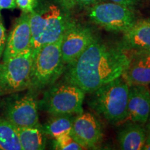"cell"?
Returning <instances> with one entry per match:
<instances>
[{"mask_svg": "<svg viewBox=\"0 0 150 150\" xmlns=\"http://www.w3.org/2000/svg\"><path fill=\"white\" fill-rule=\"evenodd\" d=\"M60 6L65 10L69 11L71 9L81 7L91 6L102 0H56Z\"/></svg>", "mask_w": 150, "mask_h": 150, "instance_id": "20", "label": "cell"}, {"mask_svg": "<svg viewBox=\"0 0 150 150\" xmlns=\"http://www.w3.org/2000/svg\"><path fill=\"white\" fill-rule=\"evenodd\" d=\"M38 102L31 94L9 99L5 104L4 116L19 127H40Z\"/></svg>", "mask_w": 150, "mask_h": 150, "instance_id": "8", "label": "cell"}, {"mask_svg": "<svg viewBox=\"0 0 150 150\" xmlns=\"http://www.w3.org/2000/svg\"><path fill=\"white\" fill-rule=\"evenodd\" d=\"M127 118L134 122L145 125L150 113V91L147 86H129Z\"/></svg>", "mask_w": 150, "mask_h": 150, "instance_id": "13", "label": "cell"}, {"mask_svg": "<svg viewBox=\"0 0 150 150\" xmlns=\"http://www.w3.org/2000/svg\"><path fill=\"white\" fill-rule=\"evenodd\" d=\"M122 47L126 51H150V20H138L124 32Z\"/></svg>", "mask_w": 150, "mask_h": 150, "instance_id": "14", "label": "cell"}, {"mask_svg": "<svg viewBox=\"0 0 150 150\" xmlns=\"http://www.w3.org/2000/svg\"><path fill=\"white\" fill-rule=\"evenodd\" d=\"M33 60V50L30 47L0 63V96L29 88Z\"/></svg>", "mask_w": 150, "mask_h": 150, "instance_id": "6", "label": "cell"}, {"mask_svg": "<svg viewBox=\"0 0 150 150\" xmlns=\"http://www.w3.org/2000/svg\"><path fill=\"white\" fill-rule=\"evenodd\" d=\"M54 139V149H56L82 150L85 149L70 134L62 135Z\"/></svg>", "mask_w": 150, "mask_h": 150, "instance_id": "19", "label": "cell"}, {"mask_svg": "<svg viewBox=\"0 0 150 150\" xmlns=\"http://www.w3.org/2000/svg\"><path fill=\"white\" fill-rule=\"evenodd\" d=\"M96 37L89 28L70 20L61 41V54L65 65L76 60Z\"/></svg>", "mask_w": 150, "mask_h": 150, "instance_id": "9", "label": "cell"}, {"mask_svg": "<svg viewBox=\"0 0 150 150\" xmlns=\"http://www.w3.org/2000/svg\"><path fill=\"white\" fill-rule=\"evenodd\" d=\"M70 135L85 149L95 147L102 140V126L91 112H82L74 116Z\"/></svg>", "mask_w": 150, "mask_h": 150, "instance_id": "10", "label": "cell"}, {"mask_svg": "<svg viewBox=\"0 0 150 150\" xmlns=\"http://www.w3.org/2000/svg\"><path fill=\"white\" fill-rule=\"evenodd\" d=\"M75 115H59L52 117L43 125H41L46 136L56 138L62 135L71 134Z\"/></svg>", "mask_w": 150, "mask_h": 150, "instance_id": "17", "label": "cell"}, {"mask_svg": "<svg viewBox=\"0 0 150 150\" xmlns=\"http://www.w3.org/2000/svg\"><path fill=\"white\" fill-rule=\"evenodd\" d=\"M129 85L122 76L95 90L90 97L92 109L110 123H118L128 116Z\"/></svg>", "mask_w": 150, "mask_h": 150, "instance_id": "2", "label": "cell"}, {"mask_svg": "<svg viewBox=\"0 0 150 150\" xmlns=\"http://www.w3.org/2000/svg\"><path fill=\"white\" fill-rule=\"evenodd\" d=\"M142 125L130 121L120 130L117 141L121 149H142L147 134Z\"/></svg>", "mask_w": 150, "mask_h": 150, "instance_id": "15", "label": "cell"}, {"mask_svg": "<svg viewBox=\"0 0 150 150\" xmlns=\"http://www.w3.org/2000/svg\"><path fill=\"white\" fill-rule=\"evenodd\" d=\"M143 150H150V135L147 134V138H146L145 144H144Z\"/></svg>", "mask_w": 150, "mask_h": 150, "instance_id": "25", "label": "cell"}, {"mask_svg": "<svg viewBox=\"0 0 150 150\" xmlns=\"http://www.w3.org/2000/svg\"><path fill=\"white\" fill-rule=\"evenodd\" d=\"M16 3L22 13H30L37 7L38 0H16Z\"/></svg>", "mask_w": 150, "mask_h": 150, "instance_id": "21", "label": "cell"}, {"mask_svg": "<svg viewBox=\"0 0 150 150\" xmlns=\"http://www.w3.org/2000/svg\"><path fill=\"white\" fill-rule=\"evenodd\" d=\"M16 127L22 150L45 149L46 135L42 127Z\"/></svg>", "mask_w": 150, "mask_h": 150, "instance_id": "16", "label": "cell"}, {"mask_svg": "<svg viewBox=\"0 0 150 150\" xmlns=\"http://www.w3.org/2000/svg\"><path fill=\"white\" fill-rule=\"evenodd\" d=\"M17 7L16 0H0V11L13 10Z\"/></svg>", "mask_w": 150, "mask_h": 150, "instance_id": "23", "label": "cell"}, {"mask_svg": "<svg viewBox=\"0 0 150 150\" xmlns=\"http://www.w3.org/2000/svg\"><path fill=\"white\" fill-rule=\"evenodd\" d=\"M148 128H147V134L150 135V113L149 118H148Z\"/></svg>", "mask_w": 150, "mask_h": 150, "instance_id": "26", "label": "cell"}, {"mask_svg": "<svg viewBox=\"0 0 150 150\" xmlns=\"http://www.w3.org/2000/svg\"><path fill=\"white\" fill-rule=\"evenodd\" d=\"M88 15L95 24L116 32H125L136 22L132 8L112 1H99L91 6Z\"/></svg>", "mask_w": 150, "mask_h": 150, "instance_id": "7", "label": "cell"}, {"mask_svg": "<svg viewBox=\"0 0 150 150\" xmlns=\"http://www.w3.org/2000/svg\"><path fill=\"white\" fill-rule=\"evenodd\" d=\"M112 2L120 4L126 6L127 7L132 8L136 4L138 0H110Z\"/></svg>", "mask_w": 150, "mask_h": 150, "instance_id": "24", "label": "cell"}, {"mask_svg": "<svg viewBox=\"0 0 150 150\" xmlns=\"http://www.w3.org/2000/svg\"><path fill=\"white\" fill-rule=\"evenodd\" d=\"M86 93L69 82L54 83L45 92L38 106L51 115H76L83 112Z\"/></svg>", "mask_w": 150, "mask_h": 150, "instance_id": "5", "label": "cell"}, {"mask_svg": "<svg viewBox=\"0 0 150 150\" xmlns=\"http://www.w3.org/2000/svg\"><path fill=\"white\" fill-rule=\"evenodd\" d=\"M66 10L51 4L29 13L33 56L45 45L56 42L63 36L70 21Z\"/></svg>", "mask_w": 150, "mask_h": 150, "instance_id": "3", "label": "cell"}, {"mask_svg": "<svg viewBox=\"0 0 150 150\" xmlns=\"http://www.w3.org/2000/svg\"><path fill=\"white\" fill-rule=\"evenodd\" d=\"M129 61L122 77L129 86L150 84V51H129Z\"/></svg>", "mask_w": 150, "mask_h": 150, "instance_id": "12", "label": "cell"}, {"mask_svg": "<svg viewBox=\"0 0 150 150\" xmlns=\"http://www.w3.org/2000/svg\"><path fill=\"white\" fill-rule=\"evenodd\" d=\"M17 127L6 118H0V150H22Z\"/></svg>", "mask_w": 150, "mask_h": 150, "instance_id": "18", "label": "cell"}, {"mask_svg": "<svg viewBox=\"0 0 150 150\" xmlns=\"http://www.w3.org/2000/svg\"><path fill=\"white\" fill-rule=\"evenodd\" d=\"M122 47L110 45L96 38L76 60L67 65L65 81L85 93H91L122 76L129 63Z\"/></svg>", "mask_w": 150, "mask_h": 150, "instance_id": "1", "label": "cell"}, {"mask_svg": "<svg viewBox=\"0 0 150 150\" xmlns=\"http://www.w3.org/2000/svg\"><path fill=\"white\" fill-rule=\"evenodd\" d=\"M63 36L56 42L41 47L33 56L31 83L32 92L41 91L53 85L65 71L61 45Z\"/></svg>", "mask_w": 150, "mask_h": 150, "instance_id": "4", "label": "cell"}, {"mask_svg": "<svg viewBox=\"0 0 150 150\" xmlns=\"http://www.w3.org/2000/svg\"><path fill=\"white\" fill-rule=\"evenodd\" d=\"M31 45V33L29 13H22L17 19L13 27L6 38L3 60H7L21 54Z\"/></svg>", "mask_w": 150, "mask_h": 150, "instance_id": "11", "label": "cell"}, {"mask_svg": "<svg viewBox=\"0 0 150 150\" xmlns=\"http://www.w3.org/2000/svg\"><path fill=\"white\" fill-rule=\"evenodd\" d=\"M6 38L7 36L6 33V29L0 20V59H1L4 54V51Z\"/></svg>", "mask_w": 150, "mask_h": 150, "instance_id": "22", "label": "cell"}]
</instances>
